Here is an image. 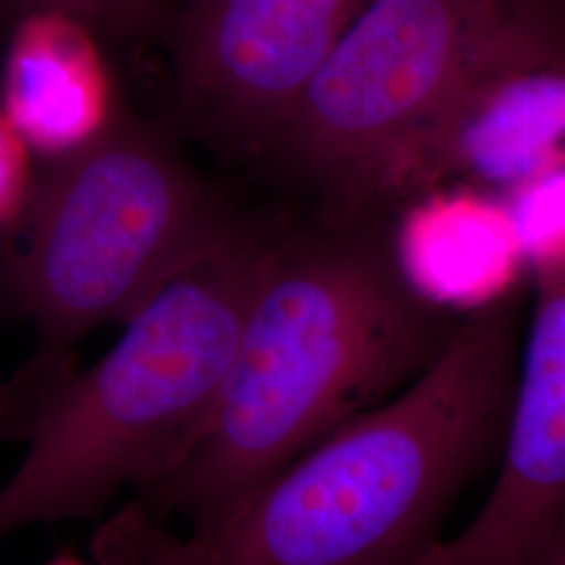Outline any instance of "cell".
<instances>
[{"label": "cell", "instance_id": "1", "mask_svg": "<svg viewBox=\"0 0 565 565\" xmlns=\"http://www.w3.org/2000/svg\"><path fill=\"white\" fill-rule=\"evenodd\" d=\"M457 321L404 285L385 237L363 223L273 243L212 424L139 503L191 530L216 522L411 384Z\"/></svg>", "mask_w": 565, "mask_h": 565}, {"label": "cell", "instance_id": "2", "mask_svg": "<svg viewBox=\"0 0 565 565\" xmlns=\"http://www.w3.org/2000/svg\"><path fill=\"white\" fill-rule=\"evenodd\" d=\"M522 291L459 317L398 394L329 434L216 522L191 565H411L497 459L522 350Z\"/></svg>", "mask_w": 565, "mask_h": 565}, {"label": "cell", "instance_id": "3", "mask_svg": "<svg viewBox=\"0 0 565 565\" xmlns=\"http://www.w3.org/2000/svg\"><path fill=\"white\" fill-rule=\"evenodd\" d=\"M273 243L235 224L126 321L102 361L21 404L0 429L28 440L0 488V539L95 515L181 467L216 415Z\"/></svg>", "mask_w": 565, "mask_h": 565}, {"label": "cell", "instance_id": "4", "mask_svg": "<svg viewBox=\"0 0 565 565\" xmlns=\"http://www.w3.org/2000/svg\"><path fill=\"white\" fill-rule=\"evenodd\" d=\"M207 184L156 132L116 121L97 141L46 163L7 233L2 289L41 335L39 363L105 323H126L231 233Z\"/></svg>", "mask_w": 565, "mask_h": 565}, {"label": "cell", "instance_id": "5", "mask_svg": "<svg viewBox=\"0 0 565 565\" xmlns=\"http://www.w3.org/2000/svg\"><path fill=\"white\" fill-rule=\"evenodd\" d=\"M565 42V0H366L268 145L340 223L385 163L488 70Z\"/></svg>", "mask_w": 565, "mask_h": 565}, {"label": "cell", "instance_id": "6", "mask_svg": "<svg viewBox=\"0 0 565 565\" xmlns=\"http://www.w3.org/2000/svg\"><path fill=\"white\" fill-rule=\"evenodd\" d=\"M366 0H181L170 15L177 81L228 141L268 147Z\"/></svg>", "mask_w": 565, "mask_h": 565}, {"label": "cell", "instance_id": "7", "mask_svg": "<svg viewBox=\"0 0 565 565\" xmlns=\"http://www.w3.org/2000/svg\"><path fill=\"white\" fill-rule=\"evenodd\" d=\"M534 306L484 505L411 565H543L565 527V268Z\"/></svg>", "mask_w": 565, "mask_h": 565}, {"label": "cell", "instance_id": "8", "mask_svg": "<svg viewBox=\"0 0 565 565\" xmlns=\"http://www.w3.org/2000/svg\"><path fill=\"white\" fill-rule=\"evenodd\" d=\"M565 162V42L469 82L385 163L369 214L465 182L505 193Z\"/></svg>", "mask_w": 565, "mask_h": 565}, {"label": "cell", "instance_id": "9", "mask_svg": "<svg viewBox=\"0 0 565 565\" xmlns=\"http://www.w3.org/2000/svg\"><path fill=\"white\" fill-rule=\"evenodd\" d=\"M385 243L404 285L450 317L505 300L527 277L505 195L476 184H443L401 203Z\"/></svg>", "mask_w": 565, "mask_h": 565}, {"label": "cell", "instance_id": "10", "mask_svg": "<svg viewBox=\"0 0 565 565\" xmlns=\"http://www.w3.org/2000/svg\"><path fill=\"white\" fill-rule=\"evenodd\" d=\"M102 39L63 9L13 18L0 65V111L46 162L97 141L120 120Z\"/></svg>", "mask_w": 565, "mask_h": 565}, {"label": "cell", "instance_id": "11", "mask_svg": "<svg viewBox=\"0 0 565 565\" xmlns=\"http://www.w3.org/2000/svg\"><path fill=\"white\" fill-rule=\"evenodd\" d=\"M524 247L527 277L565 268V162L503 193Z\"/></svg>", "mask_w": 565, "mask_h": 565}, {"label": "cell", "instance_id": "12", "mask_svg": "<svg viewBox=\"0 0 565 565\" xmlns=\"http://www.w3.org/2000/svg\"><path fill=\"white\" fill-rule=\"evenodd\" d=\"M53 7L88 21L103 39L139 41L168 30V0H0L13 18L30 9Z\"/></svg>", "mask_w": 565, "mask_h": 565}, {"label": "cell", "instance_id": "13", "mask_svg": "<svg viewBox=\"0 0 565 565\" xmlns=\"http://www.w3.org/2000/svg\"><path fill=\"white\" fill-rule=\"evenodd\" d=\"M32 149L0 111V237L11 233L32 202L39 177Z\"/></svg>", "mask_w": 565, "mask_h": 565}, {"label": "cell", "instance_id": "14", "mask_svg": "<svg viewBox=\"0 0 565 565\" xmlns=\"http://www.w3.org/2000/svg\"><path fill=\"white\" fill-rule=\"evenodd\" d=\"M20 398L21 385L18 377L13 382H9V384H0V425L9 419V415L20 404Z\"/></svg>", "mask_w": 565, "mask_h": 565}, {"label": "cell", "instance_id": "15", "mask_svg": "<svg viewBox=\"0 0 565 565\" xmlns=\"http://www.w3.org/2000/svg\"><path fill=\"white\" fill-rule=\"evenodd\" d=\"M145 565H189V562L182 557L181 553L172 546H162L158 551H153Z\"/></svg>", "mask_w": 565, "mask_h": 565}, {"label": "cell", "instance_id": "16", "mask_svg": "<svg viewBox=\"0 0 565 565\" xmlns=\"http://www.w3.org/2000/svg\"><path fill=\"white\" fill-rule=\"evenodd\" d=\"M543 565H565V527Z\"/></svg>", "mask_w": 565, "mask_h": 565}, {"label": "cell", "instance_id": "17", "mask_svg": "<svg viewBox=\"0 0 565 565\" xmlns=\"http://www.w3.org/2000/svg\"><path fill=\"white\" fill-rule=\"evenodd\" d=\"M49 565H86L78 557H74V555H70V553H63L60 557H55L53 562Z\"/></svg>", "mask_w": 565, "mask_h": 565}]
</instances>
